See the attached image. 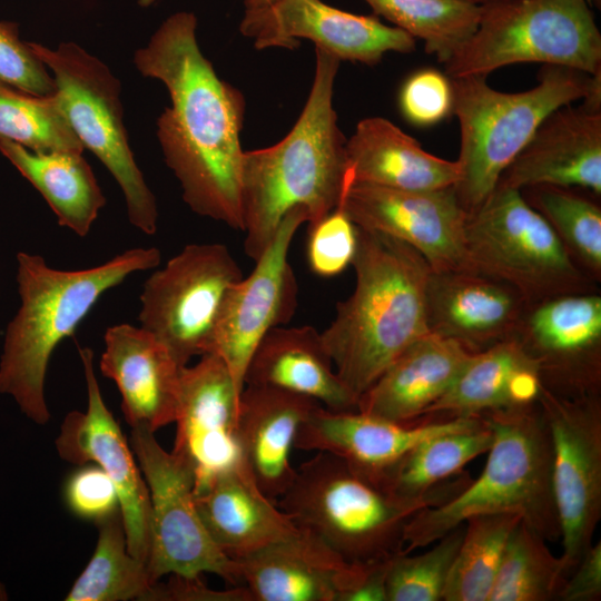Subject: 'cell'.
<instances>
[{
  "label": "cell",
  "instance_id": "cell-47",
  "mask_svg": "<svg viewBox=\"0 0 601 601\" xmlns=\"http://www.w3.org/2000/svg\"><path fill=\"white\" fill-rule=\"evenodd\" d=\"M463 1L474 3V4H477V6H485V4H489V3L504 1V0H463Z\"/></svg>",
  "mask_w": 601,
  "mask_h": 601
},
{
  "label": "cell",
  "instance_id": "cell-30",
  "mask_svg": "<svg viewBox=\"0 0 601 601\" xmlns=\"http://www.w3.org/2000/svg\"><path fill=\"white\" fill-rule=\"evenodd\" d=\"M543 387L536 363L510 337L474 353L425 416L467 417L525 407L538 403Z\"/></svg>",
  "mask_w": 601,
  "mask_h": 601
},
{
  "label": "cell",
  "instance_id": "cell-32",
  "mask_svg": "<svg viewBox=\"0 0 601 601\" xmlns=\"http://www.w3.org/2000/svg\"><path fill=\"white\" fill-rule=\"evenodd\" d=\"M1 154L41 194L61 227L86 237L106 197L81 152H36L0 139Z\"/></svg>",
  "mask_w": 601,
  "mask_h": 601
},
{
  "label": "cell",
  "instance_id": "cell-29",
  "mask_svg": "<svg viewBox=\"0 0 601 601\" xmlns=\"http://www.w3.org/2000/svg\"><path fill=\"white\" fill-rule=\"evenodd\" d=\"M353 183L400 190L454 187L460 180L457 161L424 150L418 141L382 117L362 119L346 139Z\"/></svg>",
  "mask_w": 601,
  "mask_h": 601
},
{
  "label": "cell",
  "instance_id": "cell-3",
  "mask_svg": "<svg viewBox=\"0 0 601 601\" xmlns=\"http://www.w3.org/2000/svg\"><path fill=\"white\" fill-rule=\"evenodd\" d=\"M352 266L355 287L337 303L322 337L337 375L358 402L406 347L428 333L431 267L407 244L359 227Z\"/></svg>",
  "mask_w": 601,
  "mask_h": 601
},
{
  "label": "cell",
  "instance_id": "cell-31",
  "mask_svg": "<svg viewBox=\"0 0 601 601\" xmlns=\"http://www.w3.org/2000/svg\"><path fill=\"white\" fill-rule=\"evenodd\" d=\"M493 432L482 416L469 424L426 437L407 451L380 480L385 489L406 497L460 492L470 482L463 467L486 453Z\"/></svg>",
  "mask_w": 601,
  "mask_h": 601
},
{
  "label": "cell",
  "instance_id": "cell-22",
  "mask_svg": "<svg viewBox=\"0 0 601 601\" xmlns=\"http://www.w3.org/2000/svg\"><path fill=\"white\" fill-rule=\"evenodd\" d=\"M497 185L581 188L601 195V108L565 105L551 112L502 173ZM496 185V186H497Z\"/></svg>",
  "mask_w": 601,
  "mask_h": 601
},
{
  "label": "cell",
  "instance_id": "cell-24",
  "mask_svg": "<svg viewBox=\"0 0 601 601\" xmlns=\"http://www.w3.org/2000/svg\"><path fill=\"white\" fill-rule=\"evenodd\" d=\"M104 343L99 367L117 385L131 428L156 432L174 423L183 366L169 349L141 326L126 323L108 327Z\"/></svg>",
  "mask_w": 601,
  "mask_h": 601
},
{
  "label": "cell",
  "instance_id": "cell-36",
  "mask_svg": "<svg viewBox=\"0 0 601 601\" xmlns=\"http://www.w3.org/2000/svg\"><path fill=\"white\" fill-rule=\"evenodd\" d=\"M364 1L375 16L422 40L425 51L442 65L475 31L482 9L463 0Z\"/></svg>",
  "mask_w": 601,
  "mask_h": 601
},
{
  "label": "cell",
  "instance_id": "cell-20",
  "mask_svg": "<svg viewBox=\"0 0 601 601\" xmlns=\"http://www.w3.org/2000/svg\"><path fill=\"white\" fill-rule=\"evenodd\" d=\"M371 565L347 562L313 531L298 526L236 560V577L252 601H344Z\"/></svg>",
  "mask_w": 601,
  "mask_h": 601
},
{
  "label": "cell",
  "instance_id": "cell-37",
  "mask_svg": "<svg viewBox=\"0 0 601 601\" xmlns=\"http://www.w3.org/2000/svg\"><path fill=\"white\" fill-rule=\"evenodd\" d=\"M0 139L36 152H83L58 99L35 96L0 82Z\"/></svg>",
  "mask_w": 601,
  "mask_h": 601
},
{
  "label": "cell",
  "instance_id": "cell-25",
  "mask_svg": "<svg viewBox=\"0 0 601 601\" xmlns=\"http://www.w3.org/2000/svg\"><path fill=\"white\" fill-rule=\"evenodd\" d=\"M318 405L282 388L244 385L238 413L243 459L257 486L276 502L295 477L290 454L298 428Z\"/></svg>",
  "mask_w": 601,
  "mask_h": 601
},
{
  "label": "cell",
  "instance_id": "cell-15",
  "mask_svg": "<svg viewBox=\"0 0 601 601\" xmlns=\"http://www.w3.org/2000/svg\"><path fill=\"white\" fill-rule=\"evenodd\" d=\"M512 337L536 363L546 390L568 397L600 394V294L569 293L528 304Z\"/></svg>",
  "mask_w": 601,
  "mask_h": 601
},
{
  "label": "cell",
  "instance_id": "cell-1",
  "mask_svg": "<svg viewBox=\"0 0 601 601\" xmlns=\"http://www.w3.org/2000/svg\"><path fill=\"white\" fill-rule=\"evenodd\" d=\"M197 18L169 16L137 49V70L167 88L170 106L157 119V137L183 199L197 215L243 231L240 132L246 101L203 55Z\"/></svg>",
  "mask_w": 601,
  "mask_h": 601
},
{
  "label": "cell",
  "instance_id": "cell-2",
  "mask_svg": "<svg viewBox=\"0 0 601 601\" xmlns=\"http://www.w3.org/2000/svg\"><path fill=\"white\" fill-rule=\"evenodd\" d=\"M315 72L305 106L273 146L245 151L242 169L244 250L254 262L283 219L302 211L312 225L334 210L352 184L346 138L333 106L339 60L315 48Z\"/></svg>",
  "mask_w": 601,
  "mask_h": 601
},
{
  "label": "cell",
  "instance_id": "cell-23",
  "mask_svg": "<svg viewBox=\"0 0 601 601\" xmlns=\"http://www.w3.org/2000/svg\"><path fill=\"white\" fill-rule=\"evenodd\" d=\"M526 306L516 289L476 268L431 269L428 333L456 341L472 353L512 337Z\"/></svg>",
  "mask_w": 601,
  "mask_h": 601
},
{
  "label": "cell",
  "instance_id": "cell-48",
  "mask_svg": "<svg viewBox=\"0 0 601 601\" xmlns=\"http://www.w3.org/2000/svg\"><path fill=\"white\" fill-rule=\"evenodd\" d=\"M157 0H136V2L140 6V7H149L151 6L152 3H155Z\"/></svg>",
  "mask_w": 601,
  "mask_h": 601
},
{
  "label": "cell",
  "instance_id": "cell-12",
  "mask_svg": "<svg viewBox=\"0 0 601 601\" xmlns=\"http://www.w3.org/2000/svg\"><path fill=\"white\" fill-rule=\"evenodd\" d=\"M154 434L144 427L131 428V447L150 497V581L155 584L167 574L196 578L214 573L236 587V561L216 546L199 516L191 470L165 451Z\"/></svg>",
  "mask_w": 601,
  "mask_h": 601
},
{
  "label": "cell",
  "instance_id": "cell-17",
  "mask_svg": "<svg viewBox=\"0 0 601 601\" xmlns=\"http://www.w3.org/2000/svg\"><path fill=\"white\" fill-rule=\"evenodd\" d=\"M341 205L357 227L407 244L432 270L474 268L465 245L467 211L454 187L400 190L353 183Z\"/></svg>",
  "mask_w": 601,
  "mask_h": 601
},
{
  "label": "cell",
  "instance_id": "cell-39",
  "mask_svg": "<svg viewBox=\"0 0 601 601\" xmlns=\"http://www.w3.org/2000/svg\"><path fill=\"white\" fill-rule=\"evenodd\" d=\"M460 524L415 555L398 553L386 573L387 601H440L450 569L463 539Z\"/></svg>",
  "mask_w": 601,
  "mask_h": 601
},
{
  "label": "cell",
  "instance_id": "cell-45",
  "mask_svg": "<svg viewBox=\"0 0 601 601\" xmlns=\"http://www.w3.org/2000/svg\"><path fill=\"white\" fill-rule=\"evenodd\" d=\"M601 599V542L592 543L566 578L558 600L597 601Z\"/></svg>",
  "mask_w": 601,
  "mask_h": 601
},
{
  "label": "cell",
  "instance_id": "cell-35",
  "mask_svg": "<svg viewBox=\"0 0 601 601\" xmlns=\"http://www.w3.org/2000/svg\"><path fill=\"white\" fill-rule=\"evenodd\" d=\"M566 578L561 556L521 521L509 538L487 601L558 600Z\"/></svg>",
  "mask_w": 601,
  "mask_h": 601
},
{
  "label": "cell",
  "instance_id": "cell-28",
  "mask_svg": "<svg viewBox=\"0 0 601 601\" xmlns=\"http://www.w3.org/2000/svg\"><path fill=\"white\" fill-rule=\"evenodd\" d=\"M244 385L282 388L333 411L356 410L357 398L337 375L322 332L311 325L277 326L259 342Z\"/></svg>",
  "mask_w": 601,
  "mask_h": 601
},
{
  "label": "cell",
  "instance_id": "cell-6",
  "mask_svg": "<svg viewBox=\"0 0 601 601\" xmlns=\"http://www.w3.org/2000/svg\"><path fill=\"white\" fill-rule=\"evenodd\" d=\"M450 79L452 112L460 125V180L454 189L466 211L494 190L502 173L551 112L577 100L601 106V71L590 75L543 65L538 85L521 92L495 90L485 76Z\"/></svg>",
  "mask_w": 601,
  "mask_h": 601
},
{
  "label": "cell",
  "instance_id": "cell-34",
  "mask_svg": "<svg viewBox=\"0 0 601 601\" xmlns=\"http://www.w3.org/2000/svg\"><path fill=\"white\" fill-rule=\"evenodd\" d=\"M521 521L515 513H490L464 522L443 601H487L509 538Z\"/></svg>",
  "mask_w": 601,
  "mask_h": 601
},
{
  "label": "cell",
  "instance_id": "cell-8",
  "mask_svg": "<svg viewBox=\"0 0 601 601\" xmlns=\"http://www.w3.org/2000/svg\"><path fill=\"white\" fill-rule=\"evenodd\" d=\"M475 31L443 63L449 78L513 63L601 71V33L588 0H504L481 6Z\"/></svg>",
  "mask_w": 601,
  "mask_h": 601
},
{
  "label": "cell",
  "instance_id": "cell-7",
  "mask_svg": "<svg viewBox=\"0 0 601 601\" xmlns=\"http://www.w3.org/2000/svg\"><path fill=\"white\" fill-rule=\"evenodd\" d=\"M457 493L402 496L343 460L317 452L296 469L277 504L296 525L313 531L347 562L367 565L403 553L410 520Z\"/></svg>",
  "mask_w": 601,
  "mask_h": 601
},
{
  "label": "cell",
  "instance_id": "cell-26",
  "mask_svg": "<svg viewBox=\"0 0 601 601\" xmlns=\"http://www.w3.org/2000/svg\"><path fill=\"white\" fill-rule=\"evenodd\" d=\"M474 353L456 341L425 334L406 347L358 398L356 410L394 422L424 417Z\"/></svg>",
  "mask_w": 601,
  "mask_h": 601
},
{
  "label": "cell",
  "instance_id": "cell-18",
  "mask_svg": "<svg viewBox=\"0 0 601 601\" xmlns=\"http://www.w3.org/2000/svg\"><path fill=\"white\" fill-rule=\"evenodd\" d=\"M87 387V410L68 413L56 439L59 456L72 464L96 463L114 482L128 552L144 563L150 553V497L127 441L108 410L93 368V353L79 347Z\"/></svg>",
  "mask_w": 601,
  "mask_h": 601
},
{
  "label": "cell",
  "instance_id": "cell-33",
  "mask_svg": "<svg viewBox=\"0 0 601 601\" xmlns=\"http://www.w3.org/2000/svg\"><path fill=\"white\" fill-rule=\"evenodd\" d=\"M96 523L99 533L93 554L65 600H147L154 583L147 564L128 552L120 510Z\"/></svg>",
  "mask_w": 601,
  "mask_h": 601
},
{
  "label": "cell",
  "instance_id": "cell-38",
  "mask_svg": "<svg viewBox=\"0 0 601 601\" xmlns=\"http://www.w3.org/2000/svg\"><path fill=\"white\" fill-rule=\"evenodd\" d=\"M571 189L538 185L521 193L549 221L573 259L597 279L601 276V208Z\"/></svg>",
  "mask_w": 601,
  "mask_h": 601
},
{
  "label": "cell",
  "instance_id": "cell-9",
  "mask_svg": "<svg viewBox=\"0 0 601 601\" xmlns=\"http://www.w3.org/2000/svg\"><path fill=\"white\" fill-rule=\"evenodd\" d=\"M465 245L474 268L506 283L528 304L589 290L587 275L519 189L497 185L467 211Z\"/></svg>",
  "mask_w": 601,
  "mask_h": 601
},
{
  "label": "cell",
  "instance_id": "cell-4",
  "mask_svg": "<svg viewBox=\"0 0 601 601\" xmlns=\"http://www.w3.org/2000/svg\"><path fill=\"white\" fill-rule=\"evenodd\" d=\"M161 260L157 247H135L89 268L63 270L40 255L17 254L20 305L8 323L0 355V394L39 425L50 420L45 396L48 365L56 347L72 336L99 298L137 272Z\"/></svg>",
  "mask_w": 601,
  "mask_h": 601
},
{
  "label": "cell",
  "instance_id": "cell-49",
  "mask_svg": "<svg viewBox=\"0 0 601 601\" xmlns=\"http://www.w3.org/2000/svg\"><path fill=\"white\" fill-rule=\"evenodd\" d=\"M591 1L593 2V4H594L598 9H600V7H601V0H591Z\"/></svg>",
  "mask_w": 601,
  "mask_h": 601
},
{
  "label": "cell",
  "instance_id": "cell-13",
  "mask_svg": "<svg viewBox=\"0 0 601 601\" xmlns=\"http://www.w3.org/2000/svg\"><path fill=\"white\" fill-rule=\"evenodd\" d=\"M552 443V484L569 574L601 518L600 394L568 397L543 387L538 401Z\"/></svg>",
  "mask_w": 601,
  "mask_h": 601
},
{
  "label": "cell",
  "instance_id": "cell-46",
  "mask_svg": "<svg viewBox=\"0 0 601 601\" xmlns=\"http://www.w3.org/2000/svg\"><path fill=\"white\" fill-rule=\"evenodd\" d=\"M390 560L372 564L361 582L346 594L344 601H387L386 573Z\"/></svg>",
  "mask_w": 601,
  "mask_h": 601
},
{
  "label": "cell",
  "instance_id": "cell-16",
  "mask_svg": "<svg viewBox=\"0 0 601 601\" xmlns=\"http://www.w3.org/2000/svg\"><path fill=\"white\" fill-rule=\"evenodd\" d=\"M307 217L287 215L273 240L255 260L253 272L229 289L214 331L209 353L218 355L244 388L249 359L263 337L286 325L297 307L298 285L288 260L294 236Z\"/></svg>",
  "mask_w": 601,
  "mask_h": 601
},
{
  "label": "cell",
  "instance_id": "cell-40",
  "mask_svg": "<svg viewBox=\"0 0 601 601\" xmlns=\"http://www.w3.org/2000/svg\"><path fill=\"white\" fill-rule=\"evenodd\" d=\"M308 226L307 259L313 273L333 277L352 265L357 247V227L341 204Z\"/></svg>",
  "mask_w": 601,
  "mask_h": 601
},
{
  "label": "cell",
  "instance_id": "cell-10",
  "mask_svg": "<svg viewBox=\"0 0 601 601\" xmlns=\"http://www.w3.org/2000/svg\"><path fill=\"white\" fill-rule=\"evenodd\" d=\"M29 45L51 71L62 110L83 148L95 154L121 188L129 223L154 235L158 228L157 201L128 142L120 81L101 60L75 42H61L56 49Z\"/></svg>",
  "mask_w": 601,
  "mask_h": 601
},
{
  "label": "cell",
  "instance_id": "cell-43",
  "mask_svg": "<svg viewBox=\"0 0 601 601\" xmlns=\"http://www.w3.org/2000/svg\"><path fill=\"white\" fill-rule=\"evenodd\" d=\"M65 496L68 508L77 516L96 522L119 510L116 486L98 465L75 471L67 481Z\"/></svg>",
  "mask_w": 601,
  "mask_h": 601
},
{
  "label": "cell",
  "instance_id": "cell-21",
  "mask_svg": "<svg viewBox=\"0 0 601 601\" xmlns=\"http://www.w3.org/2000/svg\"><path fill=\"white\" fill-rule=\"evenodd\" d=\"M474 417L425 416L401 423L357 410L333 411L318 405L299 426L295 449L329 453L380 484L385 472L415 444L462 427Z\"/></svg>",
  "mask_w": 601,
  "mask_h": 601
},
{
  "label": "cell",
  "instance_id": "cell-11",
  "mask_svg": "<svg viewBox=\"0 0 601 601\" xmlns=\"http://www.w3.org/2000/svg\"><path fill=\"white\" fill-rule=\"evenodd\" d=\"M242 278V268L226 245H186L146 279L139 326L186 366L193 357L210 352L224 300Z\"/></svg>",
  "mask_w": 601,
  "mask_h": 601
},
{
  "label": "cell",
  "instance_id": "cell-14",
  "mask_svg": "<svg viewBox=\"0 0 601 601\" xmlns=\"http://www.w3.org/2000/svg\"><path fill=\"white\" fill-rule=\"evenodd\" d=\"M258 50L296 49L300 39L314 42L339 61L374 66L386 52L408 53L415 39L375 14H355L323 0H244L239 24Z\"/></svg>",
  "mask_w": 601,
  "mask_h": 601
},
{
  "label": "cell",
  "instance_id": "cell-27",
  "mask_svg": "<svg viewBox=\"0 0 601 601\" xmlns=\"http://www.w3.org/2000/svg\"><path fill=\"white\" fill-rule=\"evenodd\" d=\"M195 502L209 536L230 560L244 559L298 529L262 492L246 465L215 477L195 493Z\"/></svg>",
  "mask_w": 601,
  "mask_h": 601
},
{
  "label": "cell",
  "instance_id": "cell-41",
  "mask_svg": "<svg viewBox=\"0 0 601 601\" xmlns=\"http://www.w3.org/2000/svg\"><path fill=\"white\" fill-rule=\"evenodd\" d=\"M46 65L19 38L18 23L0 21V82L35 96H52L57 86Z\"/></svg>",
  "mask_w": 601,
  "mask_h": 601
},
{
  "label": "cell",
  "instance_id": "cell-5",
  "mask_svg": "<svg viewBox=\"0 0 601 601\" xmlns=\"http://www.w3.org/2000/svg\"><path fill=\"white\" fill-rule=\"evenodd\" d=\"M480 416L493 432L483 471L456 495L410 520L403 553L431 545L471 516L490 513H515L546 541H560L552 443L539 403Z\"/></svg>",
  "mask_w": 601,
  "mask_h": 601
},
{
  "label": "cell",
  "instance_id": "cell-19",
  "mask_svg": "<svg viewBox=\"0 0 601 601\" xmlns=\"http://www.w3.org/2000/svg\"><path fill=\"white\" fill-rule=\"evenodd\" d=\"M242 391L214 353L180 370L171 452L191 470L195 493L218 475L245 465L238 436Z\"/></svg>",
  "mask_w": 601,
  "mask_h": 601
},
{
  "label": "cell",
  "instance_id": "cell-42",
  "mask_svg": "<svg viewBox=\"0 0 601 601\" xmlns=\"http://www.w3.org/2000/svg\"><path fill=\"white\" fill-rule=\"evenodd\" d=\"M451 79L426 68L412 73L402 85L398 105L404 118L415 126L437 124L452 112Z\"/></svg>",
  "mask_w": 601,
  "mask_h": 601
},
{
  "label": "cell",
  "instance_id": "cell-44",
  "mask_svg": "<svg viewBox=\"0 0 601 601\" xmlns=\"http://www.w3.org/2000/svg\"><path fill=\"white\" fill-rule=\"evenodd\" d=\"M146 601H252V598L242 585L218 591L205 585L199 577L173 574L167 583L156 582Z\"/></svg>",
  "mask_w": 601,
  "mask_h": 601
}]
</instances>
